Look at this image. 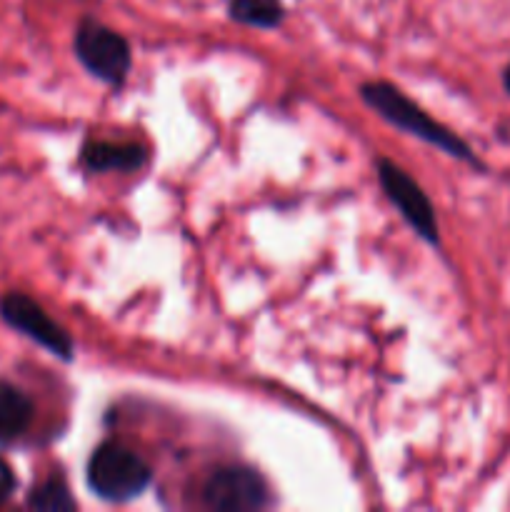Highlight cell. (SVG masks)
<instances>
[{
    "mask_svg": "<svg viewBox=\"0 0 510 512\" xmlns=\"http://www.w3.org/2000/svg\"><path fill=\"white\" fill-rule=\"evenodd\" d=\"M360 98L368 105L373 113H378L385 123H390L393 128L403 130V133L413 135V138L423 140V143L435 145L443 153H448L450 158H458L463 163L475 165V168L483 170V163L478 160V155L473 153L468 143L463 138L453 133L450 128H445L443 123H438L435 118H430L418 103L408 98L398 85L385 83V80H370V83L360 85Z\"/></svg>",
    "mask_w": 510,
    "mask_h": 512,
    "instance_id": "obj_1",
    "label": "cell"
},
{
    "mask_svg": "<svg viewBox=\"0 0 510 512\" xmlns=\"http://www.w3.org/2000/svg\"><path fill=\"white\" fill-rule=\"evenodd\" d=\"M88 488L108 503H128L143 495L153 480L150 465L120 443H103L93 450L85 468Z\"/></svg>",
    "mask_w": 510,
    "mask_h": 512,
    "instance_id": "obj_2",
    "label": "cell"
},
{
    "mask_svg": "<svg viewBox=\"0 0 510 512\" xmlns=\"http://www.w3.org/2000/svg\"><path fill=\"white\" fill-rule=\"evenodd\" d=\"M73 50L75 58L90 75H95L103 83L115 85V88L123 85V80L130 73V65H133L128 40L98 20H83L78 25Z\"/></svg>",
    "mask_w": 510,
    "mask_h": 512,
    "instance_id": "obj_3",
    "label": "cell"
},
{
    "mask_svg": "<svg viewBox=\"0 0 510 512\" xmlns=\"http://www.w3.org/2000/svg\"><path fill=\"white\" fill-rule=\"evenodd\" d=\"M375 173H378L380 188H383L385 198L400 210V215H403L405 223L413 228V233L418 235V238H423L425 243L440 245L435 208L433 203H430L428 195H425V190L418 185V180L410 178V175L390 158L375 160Z\"/></svg>",
    "mask_w": 510,
    "mask_h": 512,
    "instance_id": "obj_4",
    "label": "cell"
},
{
    "mask_svg": "<svg viewBox=\"0 0 510 512\" xmlns=\"http://www.w3.org/2000/svg\"><path fill=\"white\" fill-rule=\"evenodd\" d=\"M0 318L18 333L28 335L30 340L48 350L55 358L70 363L75 353V343L68 330L55 323L33 298L23 293H8L0 298Z\"/></svg>",
    "mask_w": 510,
    "mask_h": 512,
    "instance_id": "obj_5",
    "label": "cell"
},
{
    "mask_svg": "<svg viewBox=\"0 0 510 512\" xmlns=\"http://www.w3.org/2000/svg\"><path fill=\"white\" fill-rule=\"evenodd\" d=\"M203 500L213 510H260L270 505V490L258 470L248 465H225L208 475Z\"/></svg>",
    "mask_w": 510,
    "mask_h": 512,
    "instance_id": "obj_6",
    "label": "cell"
},
{
    "mask_svg": "<svg viewBox=\"0 0 510 512\" xmlns=\"http://www.w3.org/2000/svg\"><path fill=\"white\" fill-rule=\"evenodd\" d=\"M148 163V150L138 143H110V140H90L80 150V165L88 173H138Z\"/></svg>",
    "mask_w": 510,
    "mask_h": 512,
    "instance_id": "obj_7",
    "label": "cell"
},
{
    "mask_svg": "<svg viewBox=\"0 0 510 512\" xmlns=\"http://www.w3.org/2000/svg\"><path fill=\"white\" fill-rule=\"evenodd\" d=\"M33 400L15 385L0 380V443H13L33 423Z\"/></svg>",
    "mask_w": 510,
    "mask_h": 512,
    "instance_id": "obj_8",
    "label": "cell"
},
{
    "mask_svg": "<svg viewBox=\"0 0 510 512\" xmlns=\"http://www.w3.org/2000/svg\"><path fill=\"white\" fill-rule=\"evenodd\" d=\"M228 15L240 25L260 30H275L285 18L280 0H230Z\"/></svg>",
    "mask_w": 510,
    "mask_h": 512,
    "instance_id": "obj_9",
    "label": "cell"
},
{
    "mask_svg": "<svg viewBox=\"0 0 510 512\" xmlns=\"http://www.w3.org/2000/svg\"><path fill=\"white\" fill-rule=\"evenodd\" d=\"M28 508L40 510V512H68L75 510V500L70 495L68 485L60 475H50L45 483H40L38 488H33L28 498Z\"/></svg>",
    "mask_w": 510,
    "mask_h": 512,
    "instance_id": "obj_10",
    "label": "cell"
},
{
    "mask_svg": "<svg viewBox=\"0 0 510 512\" xmlns=\"http://www.w3.org/2000/svg\"><path fill=\"white\" fill-rule=\"evenodd\" d=\"M13 490H15L13 470H10V465L0 458V505H3L10 495H13Z\"/></svg>",
    "mask_w": 510,
    "mask_h": 512,
    "instance_id": "obj_11",
    "label": "cell"
},
{
    "mask_svg": "<svg viewBox=\"0 0 510 512\" xmlns=\"http://www.w3.org/2000/svg\"><path fill=\"white\" fill-rule=\"evenodd\" d=\"M503 85H505V90H508V95H510V65L505 68V73H503Z\"/></svg>",
    "mask_w": 510,
    "mask_h": 512,
    "instance_id": "obj_12",
    "label": "cell"
}]
</instances>
